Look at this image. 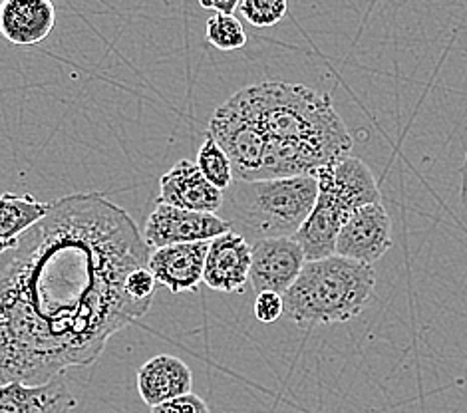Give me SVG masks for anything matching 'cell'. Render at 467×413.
<instances>
[{
    "mask_svg": "<svg viewBox=\"0 0 467 413\" xmlns=\"http://www.w3.org/2000/svg\"><path fill=\"white\" fill-rule=\"evenodd\" d=\"M207 133L227 153L235 181L315 175L352 150L328 94L281 80L241 88L215 109Z\"/></svg>",
    "mask_w": 467,
    "mask_h": 413,
    "instance_id": "cell-2",
    "label": "cell"
},
{
    "mask_svg": "<svg viewBox=\"0 0 467 413\" xmlns=\"http://www.w3.org/2000/svg\"><path fill=\"white\" fill-rule=\"evenodd\" d=\"M150 247L126 209L104 193H74L0 254V384L44 386L94 364L108 340L146 316L128 276Z\"/></svg>",
    "mask_w": 467,
    "mask_h": 413,
    "instance_id": "cell-1",
    "label": "cell"
},
{
    "mask_svg": "<svg viewBox=\"0 0 467 413\" xmlns=\"http://www.w3.org/2000/svg\"><path fill=\"white\" fill-rule=\"evenodd\" d=\"M207 251L209 241L155 249L150 254L148 271L158 284L165 286L173 294L197 293L199 284L203 283Z\"/></svg>",
    "mask_w": 467,
    "mask_h": 413,
    "instance_id": "cell-9",
    "label": "cell"
},
{
    "mask_svg": "<svg viewBox=\"0 0 467 413\" xmlns=\"http://www.w3.org/2000/svg\"><path fill=\"white\" fill-rule=\"evenodd\" d=\"M348 217L327 195H317L313 211L293 237L303 249L306 263L335 256L338 232Z\"/></svg>",
    "mask_w": 467,
    "mask_h": 413,
    "instance_id": "cell-15",
    "label": "cell"
},
{
    "mask_svg": "<svg viewBox=\"0 0 467 413\" xmlns=\"http://www.w3.org/2000/svg\"><path fill=\"white\" fill-rule=\"evenodd\" d=\"M315 177L318 193L327 195L347 215H352L360 207L380 203V187L372 170L352 155H344L320 167Z\"/></svg>",
    "mask_w": 467,
    "mask_h": 413,
    "instance_id": "cell-7",
    "label": "cell"
},
{
    "mask_svg": "<svg viewBox=\"0 0 467 413\" xmlns=\"http://www.w3.org/2000/svg\"><path fill=\"white\" fill-rule=\"evenodd\" d=\"M57 25L50 0H5L0 3V35L15 46H35L47 40Z\"/></svg>",
    "mask_w": 467,
    "mask_h": 413,
    "instance_id": "cell-12",
    "label": "cell"
},
{
    "mask_svg": "<svg viewBox=\"0 0 467 413\" xmlns=\"http://www.w3.org/2000/svg\"><path fill=\"white\" fill-rule=\"evenodd\" d=\"M460 201L463 205V211L467 213V155H465V161L462 167V185H460Z\"/></svg>",
    "mask_w": 467,
    "mask_h": 413,
    "instance_id": "cell-24",
    "label": "cell"
},
{
    "mask_svg": "<svg viewBox=\"0 0 467 413\" xmlns=\"http://www.w3.org/2000/svg\"><path fill=\"white\" fill-rule=\"evenodd\" d=\"M318 195L315 175L281 177V180L233 181L223 193L225 219L231 231L249 244L263 239L295 237L313 211Z\"/></svg>",
    "mask_w": 467,
    "mask_h": 413,
    "instance_id": "cell-4",
    "label": "cell"
},
{
    "mask_svg": "<svg viewBox=\"0 0 467 413\" xmlns=\"http://www.w3.org/2000/svg\"><path fill=\"white\" fill-rule=\"evenodd\" d=\"M392 219L382 203L356 209L344 221L337 239V256L372 266L392 249Z\"/></svg>",
    "mask_w": 467,
    "mask_h": 413,
    "instance_id": "cell-5",
    "label": "cell"
},
{
    "mask_svg": "<svg viewBox=\"0 0 467 413\" xmlns=\"http://www.w3.org/2000/svg\"><path fill=\"white\" fill-rule=\"evenodd\" d=\"M158 203L217 215L223 207V191L205 180L195 161L182 160L161 177Z\"/></svg>",
    "mask_w": 467,
    "mask_h": 413,
    "instance_id": "cell-10",
    "label": "cell"
},
{
    "mask_svg": "<svg viewBox=\"0 0 467 413\" xmlns=\"http://www.w3.org/2000/svg\"><path fill=\"white\" fill-rule=\"evenodd\" d=\"M251 271V244L237 232L209 241L203 283L217 293H244Z\"/></svg>",
    "mask_w": 467,
    "mask_h": 413,
    "instance_id": "cell-11",
    "label": "cell"
},
{
    "mask_svg": "<svg viewBox=\"0 0 467 413\" xmlns=\"http://www.w3.org/2000/svg\"><path fill=\"white\" fill-rule=\"evenodd\" d=\"M151 413H209V408L203 398L195 396L193 392L165 401L161 406L151 408Z\"/></svg>",
    "mask_w": 467,
    "mask_h": 413,
    "instance_id": "cell-22",
    "label": "cell"
},
{
    "mask_svg": "<svg viewBox=\"0 0 467 413\" xmlns=\"http://www.w3.org/2000/svg\"><path fill=\"white\" fill-rule=\"evenodd\" d=\"M374 288L376 271L368 264L337 254L308 261L283 294L285 315L303 330L348 322L370 305Z\"/></svg>",
    "mask_w": 467,
    "mask_h": 413,
    "instance_id": "cell-3",
    "label": "cell"
},
{
    "mask_svg": "<svg viewBox=\"0 0 467 413\" xmlns=\"http://www.w3.org/2000/svg\"><path fill=\"white\" fill-rule=\"evenodd\" d=\"M285 315V303L281 294L261 293L254 298V318L263 324H273Z\"/></svg>",
    "mask_w": 467,
    "mask_h": 413,
    "instance_id": "cell-21",
    "label": "cell"
},
{
    "mask_svg": "<svg viewBox=\"0 0 467 413\" xmlns=\"http://www.w3.org/2000/svg\"><path fill=\"white\" fill-rule=\"evenodd\" d=\"M306 259L293 239H263L251 244L249 284L254 293L285 294L303 271Z\"/></svg>",
    "mask_w": 467,
    "mask_h": 413,
    "instance_id": "cell-8",
    "label": "cell"
},
{
    "mask_svg": "<svg viewBox=\"0 0 467 413\" xmlns=\"http://www.w3.org/2000/svg\"><path fill=\"white\" fill-rule=\"evenodd\" d=\"M229 231L231 225L219 215L193 213V211L158 203L146 221L143 241L150 249H163L171 244L213 241Z\"/></svg>",
    "mask_w": 467,
    "mask_h": 413,
    "instance_id": "cell-6",
    "label": "cell"
},
{
    "mask_svg": "<svg viewBox=\"0 0 467 413\" xmlns=\"http://www.w3.org/2000/svg\"><path fill=\"white\" fill-rule=\"evenodd\" d=\"M50 203L35 195H0V254L15 249L22 234L48 215Z\"/></svg>",
    "mask_w": 467,
    "mask_h": 413,
    "instance_id": "cell-16",
    "label": "cell"
},
{
    "mask_svg": "<svg viewBox=\"0 0 467 413\" xmlns=\"http://www.w3.org/2000/svg\"><path fill=\"white\" fill-rule=\"evenodd\" d=\"M126 290L133 300H138V303L151 305L155 290H158V281H155L153 274L148 271V266H146V269H138L128 276Z\"/></svg>",
    "mask_w": 467,
    "mask_h": 413,
    "instance_id": "cell-20",
    "label": "cell"
},
{
    "mask_svg": "<svg viewBox=\"0 0 467 413\" xmlns=\"http://www.w3.org/2000/svg\"><path fill=\"white\" fill-rule=\"evenodd\" d=\"M193 374L189 366L170 354H160L138 370V392L150 408L192 394Z\"/></svg>",
    "mask_w": 467,
    "mask_h": 413,
    "instance_id": "cell-14",
    "label": "cell"
},
{
    "mask_svg": "<svg viewBox=\"0 0 467 413\" xmlns=\"http://www.w3.org/2000/svg\"><path fill=\"white\" fill-rule=\"evenodd\" d=\"M205 36L211 46L223 52L241 50L247 44V32H244L243 22L237 16H209L205 25Z\"/></svg>",
    "mask_w": 467,
    "mask_h": 413,
    "instance_id": "cell-18",
    "label": "cell"
},
{
    "mask_svg": "<svg viewBox=\"0 0 467 413\" xmlns=\"http://www.w3.org/2000/svg\"><path fill=\"white\" fill-rule=\"evenodd\" d=\"M195 165L199 167V171L205 177V180L213 185L219 191H227L231 183L235 181L233 177V165L227 158V153L219 148V143L209 136H205V141L199 148Z\"/></svg>",
    "mask_w": 467,
    "mask_h": 413,
    "instance_id": "cell-17",
    "label": "cell"
},
{
    "mask_svg": "<svg viewBox=\"0 0 467 413\" xmlns=\"http://www.w3.org/2000/svg\"><path fill=\"white\" fill-rule=\"evenodd\" d=\"M76 406L64 376L44 386L0 384V413H72Z\"/></svg>",
    "mask_w": 467,
    "mask_h": 413,
    "instance_id": "cell-13",
    "label": "cell"
},
{
    "mask_svg": "<svg viewBox=\"0 0 467 413\" xmlns=\"http://www.w3.org/2000/svg\"><path fill=\"white\" fill-rule=\"evenodd\" d=\"M286 10L288 5L285 0H243L239 3V13L257 28L279 25L286 16Z\"/></svg>",
    "mask_w": 467,
    "mask_h": 413,
    "instance_id": "cell-19",
    "label": "cell"
},
{
    "mask_svg": "<svg viewBox=\"0 0 467 413\" xmlns=\"http://www.w3.org/2000/svg\"><path fill=\"white\" fill-rule=\"evenodd\" d=\"M202 8L213 10L215 15H223V16H235L239 10V0H202Z\"/></svg>",
    "mask_w": 467,
    "mask_h": 413,
    "instance_id": "cell-23",
    "label": "cell"
}]
</instances>
